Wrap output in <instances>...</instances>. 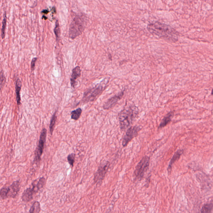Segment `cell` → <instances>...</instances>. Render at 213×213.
<instances>
[{"instance_id":"1","label":"cell","mask_w":213,"mask_h":213,"mask_svg":"<svg viewBox=\"0 0 213 213\" xmlns=\"http://www.w3.org/2000/svg\"><path fill=\"white\" fill-rule=\"evenodd\" d=\"M147 29L151 34L171 42L175 43L178 41L179 33L169 25L156 21L148 24Z\"/></svg>"},{"instance_id":"2","label":"cell","mask_w":213,"mask_h":213,"mask_svg":"<svg viewBox=\"0 0 213 213\" xmlns=\"http://www.w3.org/2000/svg\"><path fill=\"white\" fill-rule=\"evenodd\" d=\"M88 22V18L85 14L77 15L70 26L69 36L70 38L74 39L84 31Z\"/></svg>"},{"instance_id":"3","label":"cell","mask_w":213,"mask_h":213,"mask_svg":"<svg viewBox=\"0 0 213 213\" xmlns=\"http://www.w3.org/2000/svg\"><path fill=\"white\" fill-rule=\"evenodd\" d=\"M138 114V108L135 105H131L121 111L119 114L121 129L124 130L130 126Z\"/></svg>"},{"instance_id":"4","label":"cell","mask_w":213,"mask_h":213,"mask_svg":"<svg viewBox=\"0 0 213 213\" xmlns=\"http://www.w3.org/2000/svg\"><path fill=\"white\" fill-rule=\"evenodd\" d=\"M45 183V179L42 177L35 179L29 188L26 189L23 192L22 200L25 202H28L32 200L34 195L43 188Z\"/></svg>"},{"instance_id":"5","label":"cell","mask_w":213,"mask_h":213,"mask_svg":"<svg viewBox=\"0 0 213 213\" xmlns=\"http://www.w3.org/2000/svg\"><path fill=\"white\" fill-rule=\"evenodd\" d=\"M106 80L100 82L96 87L88 89L84 92L82 97V102L84 103L93 102L96 100L99 97V95L102 93L103 91L105 90L106 84L107 82L105 83Z\"/></svg>"},{"instance_id":"6","label":"cell","mask_w":213,"mask_h":213,"mask_svg":"<svg viewBox=\"0 0 213 213\" xmlns=\"http://www.w3.org/2000/svg\"><path fill=\"white\" fill-rule=\"evenodd\" d=\"M20 189V184L19 181L14 182L10 186L2 188L0 189V200L15 197Z\"/></svg>"},{"instance_id":"7","label":"cell","mask_w":213,"mask_h":213,"mask_svg":"<svg viewBox=\"0 0 213 213\" xmlns=\"http://www.w3.org/2000/svg\"><path fill=\"white\" fill-rule=\"evenodd\" d=\"M150 158L147 156L143 157L136 166L134 172V177L136 180H140L149 168Z\"/></svg>"},{"instance_id":"8","label":"cell","mask_w":213,"mask_h":213,"mask_svg":"<svg viewBox=\"0 0 213 213\" xmlns=\"http://www.w3.org/2000/svg\"><path fill=\"white\" fill-rule=\"evenodd\" d=\"M47 132V131L45 128H43L41 131L38 145L35 151L34 161L35 162H39L41 160V156L43 154L46 140Z\"/></svg>"},{"instance_id":"9","label":"cell","mask_w":213,"mask_h":213,"mask_svg":"<svg viewBox=\"0 0 213 213\" xmlns=\"http://www.w3.org/2000/svg\"><path fill=\"white\" fill-rule=\"evenodd\" d=\"M110 163L106 161L99 165L98 170L95 174L94 181L97 184H100L105 178V175L110 168Z\"/></svg>"},{"instance_id":"10","label":"cell","mask_w":213,"mask_h":213,"mask_svg":"<svg viewBox=\"0 0 213 213\" xmlns=\"http://www.w3.org/2000/svg\"><path fill=\"white\" fill-rule=\"evenodd\" d=\"M141 129V128L138 126H134L128 128L122 140V145L123 147H126L128 143L138 135L139 132Z\"/></svg>"},{"instance_id":"11","label":"cell","mask_w":213,"mask_h":213,"mask_svg":"<svg viewBox=\"0 0 213 213\" xmlns=\"http://www.w3.org/2000/svg\"><path fill=\"white\" fill-rule=\"evenodd\" d=\"M124 94V92L122 91L109 99L104 104L103 108L104 110H108L112 108L120 100Z\"/></svg>"},{"instance_id":"12","label":"cell","mask_w":213,"mask_h":213,"mask_svg":"<svg viewBox=\"0 0 213 213\" xmlns=\"http://www.w3.org/2000/svg\"><path fill=\"white\" fill-rule=\"evenodd\" d=\"M81 70L79 66H77L73 70L70 78V84L72 88H75L76 84V80L81 75Z\"/></svg>"},{"instance_id":"13","label":"cell","mask_w":213,"mask_h":213,"mask_svg":"<svg viewBox=\"0 0 213 213\" xmlns=\"http://www.w3.org/2000/svg\"><path fill=\"white\" fill-rule=\"evenodd\" d=\"M183 153H184V150H183L179 149L174 154L173 156L172 157L171 159L169 165H168V171L169 173H170L171 171L173 165L175 163L176 161L179 160L182 154H183Z\"/></svg>"},{"instance_id":"14","label":"cell","mask_w":213,"mask_h":213,"mask_svg":"<svg viewBox=\"0 0 213 213\" xmlns=\"http://www.w3.org/2000/svg\"><path fill=\"white\" fill-rule=\"evenodd\" d=\"M174 115V112L173 111L169 112L168 114H166L165 116L161 120V122H160V124L159 125V129H161V128H164L167 125L169 124L171 121V119L173 117Z\"/></svg>"},{"instance_id":"15","label":"cell","mask_w":213,"mask_h":213,"mask_svg":"<svg viewBox=\"0 0 213 213\" xmlns=\"http://www.w3.org/2000/svg\"><path fill=\"white\" fill-rule=\"evenodd\" d=\"M21 82L19 79H18L16 81V101L18 105H20L21 103V98L20 96V91L21 88Z\"/></svg>"},{"instance_id":"16","label":"cell","mask_w":213,"mask_h":213,"mask_svg":"<svg viewBox=\"0 0 213 213\" xmlns=\"http://www.w3.org/2000/svg\"><path fill=\"white\" fill-rule=\"evenodd\" d=\"M41 211V206L40 203L35 201L32 204L30 209L29 213H40Z\"/></svg>"},{"instance_id":"17","label":"cell","mask_w":213,"mask_h":213,"mask_svg":"<svg viewBox=\"0 0 213 213\" xmlns=\"http://www.w3.org/2000/svg\"><path fill=\"white\" fill-rule=\"evenodd\" d=\"M82 113V110L81 108L77 109L72 111L71 113V117L73 120H77L79 119L81 117V113Z\"/></svg>"},{"instance_id":"18","label":"cell","mask_w":213,"mask_h":213,"mask_svg":"<svg viewBox=\"0 0 213 213\" xmlns=\"http://www.w3.org/2000/svg\"><path fill=\"white\" fill-rule=\"evenodd\" d=\"M56 112L54 113L53 115L52 116V117H51V120H50V126H49L50 132L51 135H52V133H53L55 125H56Z\"/></svg>"},{"instance_id":"19","label":"cell","mask_w":213,"mask_h":213,"mask_svg":"<svg viewBox=\"0 0 213 213\" xmlns=\"http://www.w3.org/2000/svg\"><path fill=\"white\" fill-rule=\"evenodd\" d=\"M212 203L206 204L203 206L200 213H212Z\"/></svg>"},{"instance_id":"20","label":"cell","mask_w":213,"mask_h":213,"mask_svg":"<svg viewBox=\"0 0 213 213\" xmlns=\"http://www.w3.org/2000/svg\"><path fill=\"white\" fill-rule=\"evenodd\" d=\"M54 31V33L55 35H56L57 41L58 42H59L61 34H60V26L59 21H58V20H57L56 21V26H55Z\"/></svg>"},{"instance_id":"21","label":"cell","mask_w":213,"mask_h":213,"mask_svg":"<svg viewBox=\"0 0 213 213\" xmlns=\"http://www.w3.org/2000/svg\"><path fill=\"white\" fill-rule=\"evenodd\" d=\"M6 13H5L4 15H3V19L2 28V37L3 39L4 38L5 36V27H6Z\"/></svg>"},{"instance_id":"22","label":"cell","mask_w":213,"mask_h":213,"mask_svg":"<svg viewBox=\"0 0 213 213\" xmlns=\"http://www.w3.org/2000/svg\"><path fill=\"white\" fill-rule=\"evenodd\" d=\"M5 81H6V78L3 74V71H2L0 72V90L3 88V87L5 84Z\"/></svg>"},{"instance_id":"23","label":"cell","mask_w":213,"mask_h":213,"mask_svg":"<svg viewBox=\"0 0 213 213\" xmlns=\"http://www.w3.org/2000/svg\"><path fill=\"white\" fill-rule=\"evenodd\" d=\"M75 154L74 153H71L67 156V161H68L69 164L72 167H73V164L75 162Z\"/></svg>"},{"instance_id":"24","label":"cell","mask_w":213,"mask_h":213,"mask_svg":"<svg viewBox=\"0 0 213 213\" xmlns=\"http://www.w3.org/2000/svg\"><path fill=\"white\" fill-rule=\"evenodd\" d=\"M37 58H34L32 60L31 63V68L32 70H34V68H35V63L37 61Z\"/></svg>"},{"instance_id":"25","label":"cell","mask_w":213,"mask_h":213,"mask_svg":"<svg viewBox=\"0 0 213 213\" xmlns=\"http://www.w3.org/2000/svg\"><path fill=\"white\" fill-rule=\"evenodd\" d=\"M49 12V11H48L47 10H44L42 11V13L44 14H48V13Z\"/></svg>"}]
</instances>
